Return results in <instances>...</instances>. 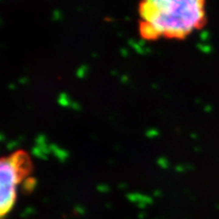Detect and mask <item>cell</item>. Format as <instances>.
I'll list each match as a JSON object with an SVG mask.
<instances>
[{"mask_svg":"<svg viewBox=\"0 0 219 219\" xmlns=\"http://www.w3.org/2000/svg\"><path fill=\"white\" fill-rule=\"evenodd\" d=\"M206 0H140L138 36L145 42L184 41L206 26Z\"/></svg>","mask_w":219,"mask_h":219,"instance_id":"cell-1","label":"cell"},{"mask_svg":"<svg viewBox=\"0 0 219 219\" xmlns=\"http://www.w3.org/2000/svg\"><path fill=\"white\" fill-rule=\"evenodd\" d=\"M35 172L32 155L23 148L0 156V219H7L20 191L30 187Z\"/></svg>","mask_w":219,"mask_h":219,"instance_id":"cell-2","label":"cell"}]
</instances>
